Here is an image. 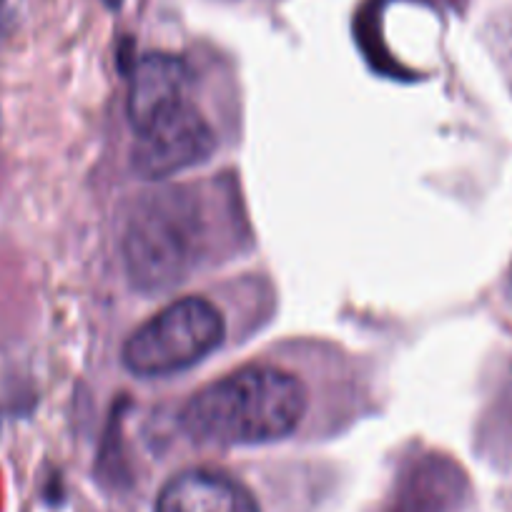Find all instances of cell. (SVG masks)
<instances>
[{"instance_id": "6da1fadb", "label": "cell", "mask_w": 512, "mask_h": 512, "mask_svg": "<svg viewBox=\"0 0 512 512\" xmlns=\"http://www.w3.org/2000/svg\"><path fill=\"white\" fill-rule=\"evenodd\" d=\"M302 379L272 364L236 369L196 392L181 427L199 442L264 445L292 435L307 412Z\"/></svg>"}, {"instance_id": "7a4b0ae2", "label": "cell", "mask_w": 512, "mask_h": 512, "mask_svg": "<svg viewBox=\"0 0 512 512\" xmlns=\"http://www.w3.org/2000/svg\"><path fill=\"white\" fill-rule=\"evenodd\" d=\"M204 241L199 209L184 191L151 194L123 231V264L141 292H164L189 277Z\"/></svg>"}, {"instance_id": "3957f363", "label": "cell", "mask_w": 512, "mask_h": 512, "mask_svg": "<svg viewBox=\"0 0 512 512\" xmlns=\"http://www.w3.org/2000/svg\"><path fill=\"white\" fill-rule=\"evenodd\" d=\"M226 322L204 297L171 302L123 344V367L136 377H166L209 357L224 342Z\"/></svg>"}, {"instance_id": "277c9868", "label": "cell", "mask_w": 512, "mask_h": 512, "mask_svg": "<svg viewBox=\"0 0 512 512\" xmlns=\"http://www.w3.org/2000/svg\"><path fill=\"white\" fill-rule=\"evenodd\" d=\"M214 146V128L189 101L169 116L136 131L131 166L144 179H169L209 159Z\"/></svg>"}, {"instance_id": "5b68a950", "label": "cell", "mask_w": 512, "mask_h": 512, "mask_svg": "<svg viewBox=\"0 0 512 512\" xmlns=\"http://www.w3.org/2000/svg\"><path fill=\"white\" fill-rule=\"evenodd\" d=\"M191 71L169 53H146L134 63L128 86V121L134 131L151 126L189 103Z\"/></svg>"}, {"instance_id": "8992f818", "label": "cell", "mask_w": 512, "mask_h": 512, "mask_svg": "<svg viewBox=\"0 0 512 512\" xmlns=\"http://www.w3.org/2000/svg\"><path fill=\"white\" fill-rule=\"evenodd\" d=\"M156 512H262L256 497L234 477L214 470H186L171 477L156 497Z\"/></svg>"}, {"instance_id": "52a82bcc", "label": "cell", "mask_w": 512, "mask_h": 512, "mask_svg": "<svg viewBox=\"0 0 512 512\" xmlns=\"http://www.w3.org/2000/svg\"><path fill=\"white\" fill-rule=\"evenodd\" d=\"M3 11H6V0H0V16H3Z\"/></svg>"}]
</instances>
